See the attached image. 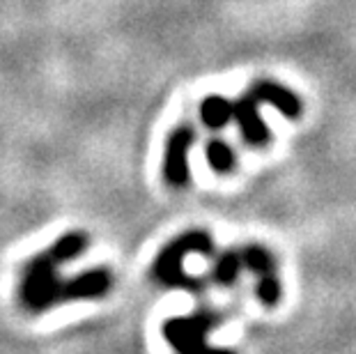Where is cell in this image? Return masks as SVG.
<instances>
[{
	"instance_id": "1",
	"label": "cell",
	"mask_w": 356,
	"mask_h": 354,
	"mask_svg": "<svg viewBox=\"0 0 356 354\" xmlns=\"http://www.w3.org/2000/svg\"><path fill=\"white\" fill-rule=\"evenodd\" d=\"M58 265L60 262L53 258L51 251L35 255L26 265L19 288V299L26 311L44 313L47 308L60 304V301L97 299L108 295L113 285L111 269L97 267L79 274L76 278H70V281H60L56 274Z\"/></svg>"
},
{
	"instance_id": "2",
	"label": "cell",
	"mask_w": 356,
	"mask_h": 354,
	"mask_svg": "<svg viewBox=\"0 0 356 354\" xmlns=\"http://www.w3.org/2000/svg\"><path fill=\"white\" fill-rule=\"evenodd\" d=\"M198 251L209 255L214 251V239L202 230H188L184 235H179L172 239L170 244L163 246V251L156 255L154 265H152V276L161 285L168 288H184V290H202L204 281L193 276L184 274V258L186 253Z\"/></svg>"
},
{
	"instance_id": "7",
	"label": "cell",
	"mask_w": 356,
	"mask_h": 354,
	"mask_svg": "<svg viewBox=\"0 0 356 354\" xmlns=\"http://www.w3.org/2000/svg\"><path fill=\"white\" fill-rule=\"evenodd\" d=\"M248 92H251L257 102L271 104V106H274L280 113V115H285V118H290V120H297L301 115L299 97L294 95L292 90L278 86V83L260 81V83H255V86L248 88Z\"/></svg>"
},
{
	"instance_id": "6",
	"label": "cell",
	"mask_w": 356,
	"mask_h": 354,
	"mask_svg": "<svg viewBox=\"0 0 356 354\" xmlns=\"http://www.w3.org/2000/svg\"><path fill=\"white\" fill-rule=\"evenodd\" d=\"M257 102L251 92H246L239 102H232V120L239 124V131L251 147H264L271 143V131L257 111Z\"/></svg>"
},
{
	"instance_id": "4",
	"label": "cell",
	"mask_w": 356,
	"mask_h": 354,
	"mask_svg": "<svg viewBox=\"0 0 356 354\" xmlns=\"http://www.w3.org/2000/svg\"><path fill=\"white\" fill-rule=\"evenodd\" d=\"M195 140V131L188 124H179L170 131L165 143V159H163V175L165 182L175 189L188 184V163L186 154Z\"/></svg>"
},
{
	"instance_id": "10",
	"label": "cell",
	"mask_w": 356,
	"mask_h": 354,
	"mask_svg": "<svg viewBox=\"0 0 356 354\" xmlns=\"http://www.w3.org/2000/svg\"><path fill=\"white\" fill-rule=\"evenodd\" d=\"M204 154H207L209 168L214 172H221V175L230 172L234 168V163H237V156H234L232 147L223 140H209L207 147H204Z\"/></svg>"
},
{
	"instance_id": "9",
	"label": "cell",
	"mask_w": 356,
	"mask_h": 354,
	"mask_svg": "<svg viewBox=\"0 0 356 354\" xmlns=\"http://www.w3.org/2000/svg\"><path fill=\"white\" fill-rule=\"evenodd\" d=\"M244 260H241V251H225L223 255H218L211 269V281L218 285H232L239 278Z\"/></svg>"
},
{
	"instance_id": "3",
	"label": "cell",
	"mask_w": 356,
	"mask_h": 354,
	"mask_svg": "<svg viewBox=\"0 0 356 354\" xmlns=\"http://www.w3.org/2000/svg\"><path fill=\"white\" fill-rule=\"evenodd\" d=\"M218 320L221 318L211 311L172 318L163 325V336L177 354H234L230 350H211L207 345V334L218 325Z\"/></svg>"
},
{
	"instance_id": "5",
	"label": "cell",
	"mask_w": 356,
	"mask_h": 354,
	"mask_svg": "<svg viewBox=\"0 0 356 354\" xmlns=\"http://www.w3.org/2000/svg\"><path fill=\"white\" fill-rule=\"evenodd\" d=\"M241 260L257 276V297L264 306H276L280 301V281L276 276L274 258L262 246H246L241 251Z\"/></svg>"
},
{
	"instance_id": "8",
	"label": "cell",
	"mask_w": 356,
	"mask_h": 354,
	"mask_svg": "<svg viewBox=\"0 0 356 354\" xmlns=\"http://www.w3.org/2000/svg\"><path fill=\"white\" fill-rule=\"evenodd\" d=\"M200 120L207 129H223L225 124L232 122V102L221 95L207 97L200 106Z\"/></svg>"
}]
</instances>
